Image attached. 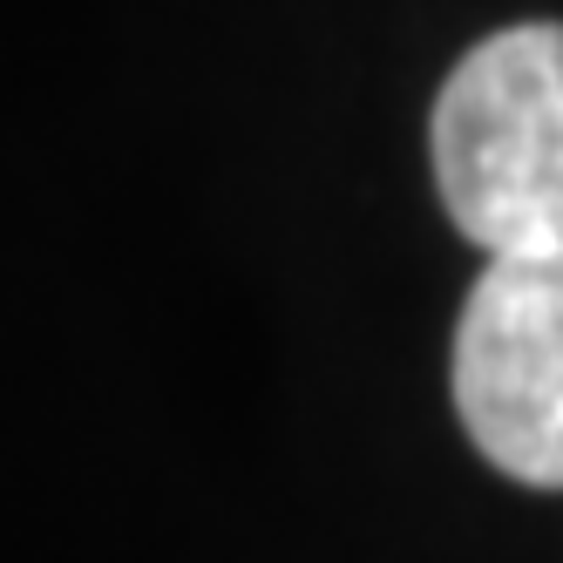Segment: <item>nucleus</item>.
<instances>
[{"mask_svg":"<svg viewBox=\"0 0 563 563\" xmlns=\"http://www.w3.org/2000/svg\"><path fill=\"white\" fill-rule=\"evenodd\" d=\"M434 184L489 258L563 245V21H522L434 96Z\"/></svg>","mask_w":563,"mask_h":563,"instance_id":"1","label":"nucleus"},{"mask_svg":"<svg viewBox=\"0 0 563 563\" xmlns=\"http://www.w3.org/2000/svg\"><path fill=\"white\" fill-rule=\"evenodd\" d=\"M455 415L503 475L563 489V245L489 258L455 327Z\"/></svg>","mask_w":563,"mask_h":563,"instance_id":"2","label":"nucleus"}]
</instances>
